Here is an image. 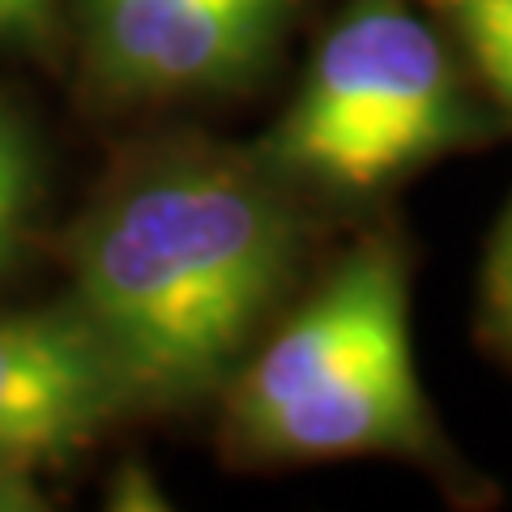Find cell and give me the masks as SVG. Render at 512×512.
Masks as SVG:
<instances>
[{"label": "cell", "mask_w": 512, "mask_h": 512, "mask_svg": "<svg viewBox=\"0 0 512 512\" xmlns=\"http://www.w3.org/2000/svg\"><path fill=\"white\" fill-rule=\"evenodd\" d=\"M431 9L448 18L495 94L512 107V0H431Z\"/></svg>", "instance_id": "cell-8"}, {"label": "cell", "mask_w": 512, "mask_h": 512, "mask_svg": "<svg viewBox=\"0 0 512 512\" xmlns=\"http://www.w3.org/2000/svg\"><path fill=\"white\" fill-rule=\"evenodd\" d=\"M291 0H86L90 64L120 94L222 86L265 52Z\"/></svg>", "instance_id": "cell-5"}, {"label": "cell", "mask_w": 512, "mask_h": 512, "mask_svg": "<svg viewBox=\"0 0 512 512\" xmlns=\"http://www.w3.org/2000/svg\"><path fill=\"white\" fill-rule=\"evenodd\" d=\"M466 128L440 35L402 0H359L312 60L278 128L291 171L338 188H376Z\"/></svg>", "instance_id": "cell-2"}, {"label": "cell", "mask_w": 512, "mask_h": 512, "mask_svg": "<svg viewBox=\"0 0 512 512\" xmlns=\"http://www.w3.org/2000/svg\"><path fill=\"white\" fill-rule=\"evenodd\" d=\"M52 0H0V35H30L47 18Z\"/></svg>", "instance_id": "cell-10"}, {"label": "cell", "mask_w": 512, "mask_h": 512, "mask_svg": "<svg viewBox=\"0 0 512 512\" xmlns=\"http://www.w3.org/2000/svg\"><path fill=\"white\" fill-rule=\"evenodd\" d=\"M295 269V218L256 175L184 158L137 175L77 239V312L133 402L180 406L235 367Z\"/></svg>", "instance_id": "cell-1"}, {"label": "cell", "mask_w": 512, "mask_h": 512, "mask_svg": "<svg viewBox=\"0 0 512 512\" xmlns=\"http://www.w3.org/2000/svg\"><path fill=\"white\" fill-rule=\"evenodd\" d=\"M133 402L77 308L0 316V483L90 444Z\"/></svg>", "instance_id": "cell-3"}, {"label": "cell", "mask_w": 512, "mask_h": 512, "mask_svg": "<svg viewBox=\"0 0 512 512\" xmlns=\"http://www.w3.org/2000/svg\"><path fill=\"white\" fill-rule=\"evenodd\" d=\"M397 350H410L406 274L393 252H359L252 359L235 389V427L248 436L269 414L338 389Z\"/></svg>", "instance_id": "cell-4"}, {"label": "cell", "mask_w": 512, "mask_h": 512, "mask_svg": "<svg viewBox=\"0 0 512 512\" xmlns=\"http://www.w3.org/2000/svg\"><path fill=\"white\" fill-rule=\"evenodd\" d=\"M483 299H487V320L491 333L512 350V210L500 222L487 252V278H483Z\"/></svg>", "instance_id": "cell-9"}, {"label": "cell", "mask_w": 512, "mask_h": 512, "mask_svg": "<svg viewBox=\"0 0 512 512\" xmlns=\"http://www.w3.org/2000/svg\"><path fill=\"white\" fill-rule=\"evenodd\" d=\"M248 440L278 457H346V453H410L427 440L423 384L414 355H397L363 367L338 389L295 402L248 431Z\"/></svg>", "instance_id": "cell-6"}, {"label": "cell", "mask_w": 512, "mask_h": 512, "mask_svg": "<svg viewBox=\"0 0 512 512\" xmlns=\"http://www.w3.org/2000/svg\"><path fill=\"white\" fill-rule=\"evenodd\" d=\"M39 201V158L26 124L0 103V278L18 265Z\"/></svg>", "instance_id": "cell-7"}]
</instances>
